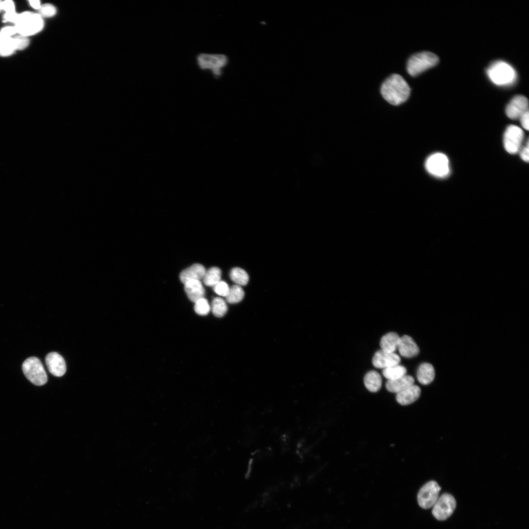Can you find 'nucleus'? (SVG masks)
<instances>
[{"label": "nucleus", "instance_id": "f257e3e1", "mask_svg": "<svg viewBox=\"0 0 529 529\" xmlns=\"http://www.w3.org/2000/svg\"><path fill=\"white\" fill-rule=\"evenodd\" d=\"M381 93L384 99L390 104L398 105L409 98L410 88L401 75L394 73L382 83Z\"/></svg>", "mask_w": 529, "mask_h": 529}, {"label": "nucleus", "instance_id": "f03ea898", "mask_svg": "<svg viewBox=\"0 0 529 529\" xmlns=\"http://www.w3.org/2000/svg\"><path fill=\"white\" fill-rule=\"evenodd\" d=\"M487 74L490 80L499 86L508 85L516 78V73L509 64L503 61H497L487 69Z\"/></svg>", "mask_w": 529, "mask_h": 529}, {"label": "nucleus", "instance_id": "7ed1b4c3", "mask_svg": "<svg viewBox=\"0 0 529 529\" xmlns=\"http://www.w3.org/2000/svg\"><path fill=\"white\" fill-rule=\"evenodd\" d=\"M14 26L17 34L28 37L42 30L44 22L43 18L38 13L26 11L19 14Z\"/></svg>", "mask_w": 529, "mask_h": 529}, {"label": "nucleus", "instance_id": "20e7f679", "mask_svg": "<svg viewBox=\"0 0 529 529\" xmlns=\"http://www.w3.org/2000/svg\"><path fill=\"white\" fill-rule=\"evenodd\" d=\"M438 57L430 51H422L411 56L407 62V70L409 75L416 76L436 65Z\"/></svg>", "mask_w": 529, "mask_h": 529}, {"label": "nucleus", "instance_id": "39448f33", "mask_svg": "<svg viewBox=\"0 0 529 529\" xmlns=\"http://www.w3.org/2000/svg\"><path fill=\"white\" fill-rule=\"evenodd\" d=\"M22 369L26 378L34 385L41 386L47 382L46 372L38 358L31 357L26 359L23 363Z\"/></svg>", "mask_w": 529, "mask_h": 529}, {"label": "nucleus", "instance_id": "423d86ee", "mask_svg": "<svg viewBox=\"0 0 529 529\" xmlns=\"http://www.w3.org/2000/svg\"><path fill=\"white\" fill-rule=\"evenodd\" d=\"M425 168L432 175L444 178L450 173L449 161L447 156L441 153H435L428 157Z\"/></svg>", "mask_w": 529, "mask_h": 529}, {"label": "nucleus", "instance_id": "0eeeda50", "mask_svg": "<svg viewBox=\"0 0 529 529\" xmlns=\"http://www.w3.org/2000/svg\"><path fill=\"white\" fill-rule=\"evenodd\" d=\"M524 138V133L522 128L515 125H509L503 137L505 149L510 154L518 152L521 148Z\"/></svg>", "mask_w": 529, "mask_h": 529}, {"label": "nucleus", "instance_id": "6e6552de", "mask_svg": "<svg viewBox=\"0 0 529 529\" xmlns=\"http://www.w3.org/2000/svg\"><path fill=\"white\" fill-rule=\"evenodd\" d=\"M441 488L434 481L425 483L419 490L417 502L420 507L424 509L432 507L438 497Z\"/></svg>", "mask_w": 529, "mask_h": 529}, {"label": "nucleus", "instance_id": "1a4fd4ad", "mask_svg": "<svg viewBox=\"0 0 529 529\" xmlns=\"http://www.w3.org/2000/svg\"><path fill=\"white\" fill-rule=\"evenodd\" d=\"M456 501L451 494L444 493L439 496L432 507V514L438 520H445L453 513L456 507Z\"/></svg>", "mask_w": 529, "mask_h": 529}, {"label": "nucleus", "instance_id": "9d476101", "mask_svg": "<svg viewBox=\"0 0 529 529\" xmlns=\"http://www.w3.org/2000/svg\"><path fill=\"white\" fill-rule=\"evenodd\" d=\"M197 62L201 69H211L215 75L219 76L220 69L227 63V58L223 54H201L197 57Z\"/></svg>", "mask_w": 529, "mask_h": 529}, {"label": "nucleus", "instance_id": "9b49d317", "mask_svg": "<svg viewBox=\"0 0 529 529\" xmlns=\"http://www.w3.org/2000/svg\"><path fill=\"white\" fill-rule=\"evenodd\" d=\"M528 106L527 97L522 95L516 96L507 105L505 113L512 120L519 119L524 114L529 111Z\"/></svg>", "mask_w": 529, "mask_h": 529}, {"label": "nucleus", "instance_id": "f8f14e48", "mask_svg": "<svg viewBox=\"0 0 529 529\" xmlns=\"http://www.w3.org/2000/svg\"><path fill=\"white\" fill-rule=\"evenodd\" d=\"M46 363L49 372L56 377L64 375L66 371V365L64 358L58 353H48L45 359Z\"/></svg>", "mask_w": 529, "mask_h": 529}, {"label": "nucleus", "instance_id": "ddd939ff", "mask_svg": "<svg viewBox=\"0 0 529 529\" xmlns=\"http://www.w3.org/2000/svg\"><path fill=\"white\" fill-rule=\"evenodd\" d=\"M400 361V357L396 353L380 350L375 353L372 359V364L376 368L384 369L399 364Z\"/></svg>", "mask_w": 529, "mask_h": 529}, {"label": "nucleus", "instance_id": "4468645a", "mask_svg": "<svg viewBox=\"0 0 529 529\" xmlns=\"http://www.w3.org/2000/svg\"><path fill=\"white\" fill-rule=\"evenodd\" d=\"M397 349L400 354L407 358L416 356L419 352L417 344L411 337L408 335L400 337Z\"/></svg>", "mask_w": 529, "mask_h": 529}, {"label": "nucleus", "instance_id": "2eb2a0df", "mask_svg": "<svg viewBox=\"0 0 529 529\" xmlns=\"http://www.w3.org/2000/svg\"><path fill=\"white\" fill-rule=\"evenodd\" d=\"M421 389L416 385H413L404 390L397 393L396 400L400 405H408L416 401L420 396Z\"/></svg>", "mask_w": 529, "mask_h": 529}, {"label": "nucleus", "instance_id": "dca6fc26", "mask_svg": "<svg viewBox=\"0 0 529 529\" xmlns=\"http://www.w3.org/2000/svg\"><path fill=\"white\" fill-rule=\"evenodd\" d=\"M414 379L410 376L405 375L400 378L387 380L385 386L387 390L396 394L414 385Z\"/></svg>", "mask_w": 529, "mask_h": 529}, {"label": "nucleus", "instance_id": "f3484780", "mask_svg": "<svg viewBox=\"0 0 529 529\" xmlns=\"http://www.w3.org/2000/svg\"><path fill=\"white\" fill-rule=\"evenodd\" d=\"M206 270L203 265L193 264L180 273V279L184 284L191 280H200L203 278Z\"/></svg>", "mask_w": 529, "mask_h": 529}, {"label": "nucleus", "instance_id": "a211bd4d", "mask_svg": "<svg viewBox=\"0 0 529 529\" xmlns=\"http://www.w3.org/2000/svg\"><path fill=\"white\" fill-rule=\"evenodd\" d=\"M184 285L185 291L191 301L195 302L204 297L205 290L200 280H191Z\"/></svg>", "mask_w": 529, "mask_h": 529}, {"label": "nucleus", "instance_id": "6ab92c4d", "mask_svg": "<svg viewBox=\"0 0 529 529\" xmlns=\"http://www.w3.org/2000/svg\"><path fill=\"white\" fill-rule=\"evenodd\" d=\"M435 371L432 364L424 362L420 365L417 372V378L422 385H428L434 380Z\"/></svg>", "mask_w": 529, "mask_h": 529}, {"label": "nucleus", "instance_id": "aec40b11", "mask_svg": "<svg viewBox=\"0 0 529 529\" xmlns=\"http://www.w3.org/2000/svg\"><path fill=\"white\" fill-rule=\"evenodd\" d=\"M400 337L395 332H389L384 336L380 340L381 350L389 353H394L397 349Z\"/></svg>", "mask_w": 529, "mask_h": 529}, {"label": "nucleus", "instance_id": "412c9836", "mask_svg": "<svg viewBox=\"0 0 529 529\" xmlns=\"http://www.w3.org/2000/svg\"><path fill=\"white\" fill-rule=\"evenodd\" d=\"M382 380L380 374L376 371L368 372L364 377V384L366 388L370 392H376L382 386Z\"/></svg>", "mask_w": 529, "mask_h": 529}, {"label": "nucleus", "instance_id": "4be33fe9", "mask_svg": "<svg viewBox=\"0 0 529 529\" xmlns=\"http://www.w3.org/2000/svg\"><path fill=\"white\" fill-rule=\"evenodd\" d=\"M16 50L13 37L7 36L0 33V56H9Z\"/></svg>", "mask_w": 529, "mask_h": 529}, {"label": "nucleus", "instance_id": "5701e85b", "mask_svg": "<svg viewBox=\"0 0 529 529\" xmlns=\"http://www.w3.org/2000/svg\"><path fill=\"white\" fill-rule=\"evenodd\" d=\"M221 271L217 267H212L206 270L202 278L203 282L205 285L209 287H214L220 281Z\"/></svg>", "mask_w": 529, "mask_h": 529}, {"label": "nucleus", "instance_id": "b1692460", "mask_svg": "<svg viewBox=\"0 0 529 529\" xmlns=\"http://www.w3.org/2000/svg\"><path fill=\"white\" fill-rule=\"evenodd\" d=\"M405 367L399 364L383 369L382 374L388 380H394L406 375Z\"/></svg>", "mask_w": 529, "mask_h": 529}, {"label": "nucleus", "instance_id": "393cba45", "mask_svg": "<svg viewBox=\"0 0 529 529\" xmlns=\"http://www.w3.org/2000/svg\"><path fill=\"white\" fill-rule=\"evenodd\" d=\"M230 277L232 281L240 286L246 285L249 281L247 273L240 267H234L230 272Z\"/></svg>", "mask_w": 529, "mask_h": 529}, {"label": "nucleus", "instance_id": "a878e982", "mask_svg": "<svg viewBox=\"0 0 529 529\" xmlns=\"http://www.w3.org/2000/svg\"><path fill=\"white\" fill-rule=\"evenodd\" d=\"M244 295V292L241 286L235 285L230 288L229 292L225 297L226 301L230 304L237 303L242 300Z\"/></svg>", "mask_w": 529, "mask_h": 529}, {"label": "nucleus", "instance_id": "bb28decb", "mask_svg": "<svg viewBox=\"0 0 529 529\" xmlns=\"http://www.w3.org/2000/svg\"><path fill=\"white\" fill-rule=\"evenodd\" d=\"M211 310L215 316L221 317L227 313V306L224 299L216 297L212 302Z\"/></svg>", "mask_w": 529, "mask_h": 529}, {"label": "nucleus", "instance_id": "cd10ccee", "mask_svg": "<svg viewBox=\"0 0 529 529\" xmlns=\"http://www.w3.org/2000/svg\"><path fill=\"white\" fill-rule=\"evenodd\" d=\"M194 310L195 313L200 315H206L211 310V306L208 300L205 298H201L194 302Z\"/></svg>", "mask_w": 529, "mask_h": 529}, {"label": "nucleus", "instance_id": "c85d7f7f", "mask_svg": "<svg viewBox=\"0 0 529 529\" xmlns=\"http://www.w3.org/2000/svg\"><path fill=\"white\" fill-rule=\"evenodd\" d=\"M37 13L42 18H51L54 16L57 13L56 7L50 3L42 4Z\"/></svg>", "mask_w": 529, "mask_h": 529}, {"label": "nucleus", "instance_id": "c756f323", "mask_svg": "<svg viewBox=\"0 0 529 529\" xmlns=\"http://www.w3.org/2000/svg\"><path fill=\"white\" fill-rule=\"evenodd\" d=\"M16 50H22L26 48L29 44L28 37L17 34L13 36Z\"/></svg>", "mask_w": 529, "mask_h": 529}, {"label": "nucleus", "instance_id": "7c9ffc66", "mask_svg": "<svg viewBox=\"0 0 529 529\" xmlns=\"http://www.w3.org/2000/svg\"><path fill=\"white\" fill-rule=\"evenodd\" d=\"M230 287L224 281H220L213 287L214 291L221 296L226 297L229 292Z\"/></svg>", "mask_w": 529, "mask_h": 529}, {"label": "nucleus", "instance_id": "2f4dec72", "mask_svg": "<svg viewBox=\"0 0 529 529\" xmlns=\"http://www.w3.org/2000/svg\"><path fill=\"white\" fill-rule=\"evenodd\" d=\"M2 11H4L5 13L15 12V4L14 2L11 0L2 1Z\"/></svg>", "mask_w": 529, "mask_h": 529}, {"label": "nucleus", "instance_id": "473e14b6", "mask_svg": "<svg viewBox=\"0 0 529 529\" xmlns=\"http://www.w3.org/2000/svg\"><path fill=\"white\" fill-rule=\"evenodd\" d=\"M0 33L9 37H13L17 34L16 29L14 25L6 26L0 30Z\"/></svg>", "mask_w": 529, "mask_h": 529}, {"label": "nucleus", "instance_id": "72a5a7b5", "mask_svg": "<svg viewBox=\"0 0 529 529\" xmlns=\"http://www.w3.org/2000/svg\"><path fill=\"white\" fill-rule=\"evenodd\" d=\"M19 14L17 13L16 12L4 13L3 15V20L4 22H10L14 24L16 23Z\"/></svg>", "mask_w": 529, "mask_h": 529}, {"label": "nucleus", "instance_id": "f704fd0d", "mask_svg": "<svg viewBox=\"0 0 529 529\" xmlns=\"http://www.w3.org/2000/svg\"><path fill=\"white\" fill-rule=\"evenodd\" d=\"M529 141L528 140L527 142V143H526V145L525 146H524V147H521L520 151H519L520 152L519 153H520V156L521 158L524 161H525L526 162H529Z\"/></svg>", "mask_w": 529, "mask_h": 529}, {"label": "nucleus", "instance_id": "c9c22d12", "mask_svg": "<svg viewBox=\"0 0 529 529\" xmlns=\"http://www.w3.org/2000/svg\"><path fill=\"white\" fill-rule=\"evenodd\" d=\"M529 111H527V112H526L525 114H524L519 118V120H520V123H521L522 126L523 127V128H524L525 129H526L527 130H529Z\"/></svg>", "mask_w": 529, "mask_h": 529}, {"label": "nucleus", "instance_id": "e433bc0d", "mask_svg": "<svg viewBox=\"0 0 529 529\" xmlns=\"http://www.w3.org/2000/svg\"><path fill=\"white\" fill-rule=\"evenodd\" d=\"M30 5L37 10H38L41 7L42 4L39 0H31L28 1Z\"/></svg>", "mask_w": 529, "mask_h": 529}, {"label": "nucleus", "instance_id": "4c0bfd02", "mask_svg": "<svg viewBox=\"0 0 529 529\" xmlns=\"http://www.w3.org/2000/svg\"><path fill=\"white\" fill-rule=\"evenodd\" d=\"M2 1L0 0V12L2 11Z\"/></svg>", "mask_w": 529, "mask_h": 529}]
</instances>
